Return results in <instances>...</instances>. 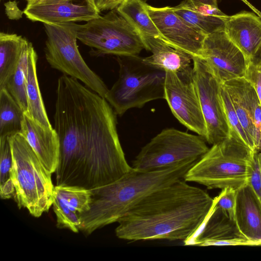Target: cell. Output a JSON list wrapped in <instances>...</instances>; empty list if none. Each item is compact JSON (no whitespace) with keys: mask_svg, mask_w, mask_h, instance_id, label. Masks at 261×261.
Here are the masks:
<instances>
[{"mask_svg":"<svg viewBox=\"0 0 261 261\" xmlns=\"http://www.w3.org/2000/svg\"><path fill=\"white\" fill-rule=\"evenodd\" d=\"M147 5L142 0H126L117 10L138 31L141 37L150 36L162 38L149 15Z\"/></svg>","mask_w":261,"mask_h":261,"instance_id":"cb8c5ba5","label":"cell"},{"mask_svg":"<svg viewBox=\"0 0 261 261\" xmlns=\"http://www.w3.org/2000/svg\"><path fill=\"white\" fill-rule=\"evenodd\" d=\"M12 153L9 137H0V184L10 177Z\"/></svg>","mask_w":261,"mask_h":261,"instance_id":"4dcf8cb0","label":"cell"},{"mask_svg":"<svg viewBox=\"0 0 261 261\" xmlns=\"http://www.w3.org/2000/svg\"><path fill=\"white\" fill-rule=\"evenodd\" d=\"M2 1V0H1Z\"/></svg>","mask_w":261,"mask_h":261,"instance_id":"60d3db41","label":"cell"},{"mask_svg":"<svg viewBox=\"0 0 261 261\" xmlns=\"http://www.w3.org/2000/svg\"><path fill=\"white\" fill-rule=\"evenodd\" d=\"M77 36L91 48L90 54L94 57H135L145 49L140 33L117 9L78 24Z\"/></svg>","mask_w":261,"mask_h":261,"instance_id":"ba28073f","label":"cell"},{"mask_svg":"<svg viewBox=\"0 0 261 261\" xmlns=\"http://www.w3.org/2000/svg\"><path fill=\"white\" fill-rule=\"evenodd\" d=\"M53 205L57 218V227L78 233L81 224L78 213L69 208L59 197L54 194Z\"/></svg>","mask_w":261,"mask_h":261,"instance_id":"f1b7e54d","label":"cell"},{"mask_svg":"<svg viewBox=\"0 0 261 261\" xmlns=\"http://www.w3.org/2000/svg\"><path fill=\"white\" fill-rule=\"evenodd\" d=\"M200 58L222 83L244 77L248 65L243 54L224 30L206 36Z\"/></svg>","mask_w":261,"mask_h":261,"instance_id":"7c38bea8","label":"cell"},{"mask_svg":"<svg viewBox=\"0 0 261 261\" xmlns=\"http://www.w3.org/2000/svg\"><path fill=\"white\" fill-rule=\"evenodd\" d=\"M193 73L206 126L205 140L213 145L230 133L221 97L222 83L200 57L193 58Z\"/></svg>","mask_w":261,"mask_h":261,"instance_id":"30bf717a","label":"cell"},{"mask_svg":"<svg viewBox=\"0 0 261 261\" xmlns=\"http://www.w3.org/2000/svg\"><path fill=\"white\" fill-rule=\"evenodd\" d=\"M116 116L105 98L78 80L66 74L58 79L54 116L60 140L56 185L91 190L132 170L119 139Z\"/></svg>","mask_w":261,"mask_h":261,"instance_id":"6da1fadb","label":"cell"},{"mask_svg":"<svg viewBox=\"0 0 261 261\" xmlns=\"http://www.w3.org/2000/svg\"><path fill=\"white\" fill-rule=\"evenodd\" d=\"M12 153L10 171L15 188L14 200L34 217L47 212L53 205L54 186L47 170L21 133L9 137Z\"/></svg>","mask_w":261,"mask_h":261,"instance_id":"5b68a950","label":"cell"},{"mask_svg":"<svg viewBox=\"0 0 261 261\" xmlns=\"http://www.w3.org/2000/svg\"><path fill=\"white\" fill-rule=\"evenodd\" d=\"M31 44V42L27 40L22 51L18 66L5 87L24 113L27 112L28 109L26 85L28 56Z\"/></svg>","mask_w":261,"mask_h":261,"instance_id":"484cf974","label":"cell"},{"mask_svg":"<svg viewBox=\"0 0 261 261\" xmlns=\"http://www.w3.org/2000/svg\"><path fill=\"white\" fill-rule=\"evenodd\" d=\"M15 188L11 177L0 184V195L2 199H8L15 196Z\"/></svg>","mask_w":261,"mask_h":261,"instance_id":"d590c367","label":"cell"},{"mask_svg":"<svg viewBox=\"0 0 261 261\" xmlns=\"http://www.w3.org/2000/svg\"><path fill=\"white\" fill-rule=\"evenodd\" d=\"M20 133L45 168L55 173L60 155V140L56 129L44 127L24 114Z\"/></svg>","mask_w":261,"mask_h":261,"instance_id":"e0dca14e","label":"cell"},{"mask_svg":"<svg viewBox=\"0 0 261 261\" xmlns=\"http://www.w3.org/2000/svg\"><path fill=\"white\" fill-rule=\"evenodd\" d=\"M119 76L105 99L117 115L164 99L166 72L145 64L142 58L118 56Z\"/></svg>","mask_w":261,"mask_h":261,"instance_id":"8992f818","label":"cell"},{"mask_svg":"<svg viewBox=\"0 0 261 261\" xmlns=\"http://www.w3.org/2000/svg\"><path fill=\"white\" fill-rule=\"evenodd\" d=\"M234 220L244 236L261 245V202L248 184L236 190Z\"/></svg>","mask_w":261,"mask_h":261,"instance_id":"d6986e66","label":"cell"},{"mask_svg":"<svg viewBox=\"0 0 261 261\" xmlns=\"http://www.w3.org/2000/svg\"><path fill=\"white\" fill-rule=\"evenodd\" d=\"M37 54L31 43L28 56L26 96L28 109L25 115L41 125L53 127L43 101L37 73Z\"/></svg>","mask_w":261,"mask_h":261,"instance_id":"44dd1931","label":"cell"},{"mask_svg":"<svg viewBox=\"0 0 261 261\" xmlns=\"http://www.w3.org/2000/svg\"><path fill=\"white\" fill-rule=\"evenodd\" d=\"M54 194L78 214H82L90 209L92 201L90 190L78 186L56 185Z\"/></svg>","mask_w":261,"mask_h":261,"instance_id":"4316f807","label":"cell"},{"mask_svg":"<svg viewBox=\"0 0 261 261\" xmlns=\"http://www.w3.org/2000/svg\"><path fill=\"white\" fill-rule=\"evenodd\" d=\"M244 77L253 87L261 104V65L249 64Z\"/></svg>","mask_w":261,"mask_h":261,"instance_id":"836d02e7","label":"cell"},{"mask_svg":"<svg viewBox=\"0 0 261 261\" xmlns=\"http://www.w3.org/2000/svg\"><path fill=\"white\" fill-rule=\"evenodd\" d=\"M220 94L224 111L230 128V132L234 134L246 145L252 149L247 137L233 108L228 93L223 87L222 84Z\"/></svg>","mask_w":261,"mask_h":261,"instance_id":"f546056e","label":"cell"},{"mask_svg":"<svg viewBox=\"0 0 261 261\" xmlns=\"http://www.w3.org/2000/svg\"><path fill=\"white\" fill-rule=\"evenodd\" d=\"M214 200L184 179L148 194L117 221V238L128 241H185L201 227Z\"/></svg>","mask_w":261,"mask_h":261,"instance_id":"7a4b0ae2","label":"cell"},{"mask_svg":"<svg viewBox=\"0 0 261 261\" xmlns=\"http://www.w3.org/2000/svg\"><path fill=\"white\" fill-rule=\"evenodd\" d=\"M27 2V4H34L36 3L43 0H26Z\"/></svg>","mask_w":261,"mask_h":261,"instance_id":"f35d334b","label":"cell"},{"mask_svg":"<svg viewBox=\"0 0 261 261\" xmlns=\"http://www.w3.org/2000/svg\"><path fill=\"white\" fill-rule=\"evenodd\" d=\"M258 155H259V162H260V168H261V150L258 151Z\"/></svg>","mask_w":261,"mask_h":261,"instance_id":"ab89813d","label":"cell"},{"mask_svg":"<svg viewBox=\"0 0 261 261\" xmlns=\"http://www.w3.org/2000/svg\"><path fill=\"white\" fill-rule=\"evenodd\" d=\"M24 113L5 88L0 89V137L20 133Z\"/></svg>","mask_w":261,"mask_h":261,"instance_id":"d4e9b609","label":"cell"},{"mask_svg":"<svg viewBox=\"0 0 261 261\" xmlns=\"http://www.w3.org/2000/svg\"><path fill=\"white\" fill-rule=\"evenodd\" d=\"M205 139L177 130L166 128L143 146L133 161L134 169L154 171L181 162L199 160L208 150Z\"/></svg>","mask_w":261,"mask_h":261,"instance_id":"9c48e42d","label":"cell"},{"mask_svg":"<svg viewBox=\"0 0 261 261\" xmlns=\"http://www.w3.org/2000/svg\"><path fill=\"white\" fill-rule=\"evenodd\" d=\"M142 38L145 49L151 53L142 58L146 65L165 72L186 73L193 70V57L190 55L172 46L161 37Z\"/></svg>","mask_w":261,"mask_h":261,"instance_id":"ac0fdd59","label":"cell"},{"mask_svg":"<svg viewBox=\"0 0 261 261\" xmlns=\"http://www.w3.org/2000/svg\"><path fill=\"white\" fill-rule=\"evenodd\" d=\"M126 0H94L100 11L117 9Z\"/></svg>","mask_w":261,"mask_h":261,"instance_id":"8d00e7d4","label":"cell"},{"mask_svg":"<svg viewBox=\"0 0 261 261\" xmlns=\"http://www.w3.org/2000/svg\"><path fill=\"white\" fill-rule=\"evenodd\" d=\"M23 13L43 23L88 22L100 15L94 0H43L27 4Z\"/></svg>","mask_w":261,"mask_h":261,"instance_id":"5bb4252c","label":"cell"},{"mask_svg":"<svg viewBox=\"0 0 261 261\" xmlns=\"http://www.w3.org/2000/svg\"><path fill=\"white\" fill-rule=\"evenodd\" d=\"M224 31L248 65H261V17L248 11L228 16Z\"/></svg>","mask_w":261,"mask_h":261,"instance_id":"2e32d148","label":"cell"},{"mask_svg":"<svg viewBox=\"0 0 261 261\" xmlns=\"http://www.w3.org/2000/svg\"><path fill=\"white\" fill-rule=\"evenodd\" d=\"M190 3L195 6H207L218 7L217 0H187Z\"/></svg>","mask_w":261,"mask_h":261,"instance_id":"74e56055","label":"cell"},{"mask_svg":"<svg viewBox=\"0 0 261 261\" xmlns=\"http://www.w3.org/2000/svg\"><path fill=\"white\" fill-rule=\"evenodd\" d=\"M199 160H188L154 171L134 169L119 179L91 189L90 209L78 214L80 231L89 235L96 230L118 221L135 204L150 193L184 179Z\"/></svg>","mask_w":261,"mask_h":261,"instance_id":"3957f363","label":"cell"},{"mask_svg":"<svg viewBox=\"0 0 261 261\" xmlns=\"http://www.w3.org/2000/svg\"><path fill=\"white\" fill-rule=\"evenodd\" d=\"M77 24L43 23L46 35L45 57L50 67L76 79L101 97L109 88L84 61L77 44Z\"/></svg>","mask_w":261,"mask_h":261,"instance_id":"52a82bcc","label":"cell"},{"mask_svg":"<svg viewBox=\"0 0 261 261\" xmlns=\"http://www.w3.org/2000/svg\"><path fill=\"white\" fill-rule=\"evenodd\" d=\"M147 9L164 41L193 58L201 57L206 35L176 14L172 7L158 8L147 5Z\"/></svg>","mask_w":261,"mask_h":261,"instance_id":"4fadbf2b","label":"cell"},{"mask_svg":"<svg viewBox=\"0 0 261 261\" xmlns=\"http://www.w3.org/2000/svg\"><path fill=\"white\" fill-rule=\"evenodd\" d=\"M248 184L261 202V168L258 151H254L250 169Z\"/></svg>","mask_w":261,"mask_h":261,"instance_id":"d6a6232c","label":"cell"},{"mask_svg":"<svg viewBox=\"0 0 261 261\" xmlns=\"http://www.w3.org/2000/svg\"><path fill=\"white\" fill-rule=\"evenodd\" d=\"M4 6L5 13L9 19L17 20L22 18L23 11L19 8L16 1H9L5 3Z\"/></svg>","mask_w":261,"mask_h":261,"instance_id":"e575fe53","label":"cell"},{"mask_svg":"<svg viewBox=\"0 0 261 261\" xmlns=\"http://www.w3.org/2000/svg\"><path fill=\"white\" fill-rule=\"evenodd\" d=\"M253 151L261 150V136L253 123L245 106L237 78L222 83Z\"/></svg>","mask_w":261,"mask_h":261,"instance_id":"603a6c76","label":"cell"},{"mask_svg":"<svg viewBox=\"0 0 261 261\" xmlns=\"http://www.w3.org/2000/svg\"><path fill=\"white\" fill-rule=\"evenodd\" d=\"M214 203L207 218L200 229L184 241L185 245L258 246L244 236L236 221Z\"/></svg>","mask_w":261,"mask_h":261,"instance_id":"9a60e30c","label":"cell"},{"mask_svg":"<svg viewBox=\"0 0 261 261\" xmlns=\"http://www.w3.org/2000/svg\"><path fill=\"white\" fill-rule=\"evenodd\" d=\"M27 40L16 34L0 33V89L14 73Z\"/></svg>","mask_w":261,"mask_h":261,"instance_id":"7402d4cb","label":"cell"},{"mask_svg":"<svg viewBox=\"0 0 261 261\" xmlns=\"http://www.w3.org/2000/svg\"><path fill=\"white\" fill-rule=\"evenodd\" d=\"M238 81L249 116L261 136V104L253 87L244 77Z\"/></svg>","mask_w":261,"mask_h":261,"instance_id":"83f0119b","label":"cell"},{"mask_svg":"<svg viewBox=\"0 0 261 261\" xmlns=\"http://www.w3.org/2000/svg\"><path fill=\"white\" fill-rule=\"evenodd\" d=\"M254 152L234 134L213 145L187 172V182L208 189H238L248 184Z\"/></svg>","mask_w":261,"mask_h":261,"instance_id":"277c9868","label":"cell"},{"mask_svg":"<svg viewBox=\"0 0 261 261\" xmlns=\"http://www.w3.org/2000/svg\"><path fill=\"white\" fill-rule=\"evenodd\" d=\"M173 11L186 21L205 35L224 30L228 15L218 8L207 6H195L187 0L172 7Z\"/></svg>","mask_w":261,"mask_h":261,"instance_id":"ffe728a7","label":"cell"},{"mask_svg":"<svg viewBox=\"0 0 261 261\" xmlns=\"http://www.w3.org/2000/svg\"><path fill=\"white\" fill-rule=\"evenodd\" d=\"M236 190L230 187L225 188L214 198L216 205L225 212L231 219L234 220Z\"/></svg>","mask_w":261,"mask_h":261,"instance_id":"1f68e13d","label":"cell"},{"mask_svg":"<svg viewBox=\"0 0 261 261\" xmlns=\"http://www.w3.org/2000/svg\"><path fill=\"white\" fill-rule=\"evenodd\" d=\"M164 99L182 124L205 139L206 126L193 70L186 73L166 72Z\"/></svg>","mask_w":261,"mask_h":261,"instance_id":"8fae6325","label":"cell"}]
</instances>
